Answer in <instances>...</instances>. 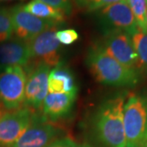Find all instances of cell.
<instances>
[{"mask_svg":"<svg viewBox=\"0 0 147 147\" xmlns=\"http://www.w3.org/2000/svg\"><path fill=\"white\" fill-rule=\"evenodd\" d=\"M126 96L115 95L102 101L90 118L89 132L96 147H125L123 106Z\"/></svg>","mask_w":147,"mask_h":147,"instance_id":"6da1fadb","label":"cell"},{"mask_svg":"<svg viewBox=\"0 0 147 147\" xmlns=\"http://www.w3.org/2000/svg\"><path fill=\"white\" fill-rule=\"evenodd\" d=\"M86 64L96 82L111 87H133L140 80L139 71L127 68L110 57L99 45L90 47Z\"/></svg>","mask_w":147,"mask_h":147,"instance_id":"7a4b0ae2","label":"cell"},{"mask_svg":"<svg viewBox=\"0 0 147 147\" xmlns=\"http://www.w3.org/2000/svg\"><path fill=\"white\" fill-rule=\"evenodd\" d=\"M125 147H147V96L131 94L123 106Z\"/></svg>","mask_w":147,"mask_h":147,"instance_id":"3957f363","label":"cell"},{"mask_svg":"<svg viewBox=\"0 0 147 147\" xmlns=\"http://www.w3.org/2000/svg\"><path fill=\"white\" fill-rule=\"evenodd\" d=\"M27 76L21 66L0 68V105L11 111L24 105Z\"/></svg>","mask_w":147,"mask_h":147,"instance_id":"277c9868","label":"cell"},{"mask_svg":"<svg viewBox=\"0 0 147 147\" xmlns=\"http://www.w3.org/2000/svg\"><path fill=\"white\" fill-rule=\"evenodd\" d=\"M99 45L105 53L127 68L137 69L138 57L131 35L123 31L114 30L104 33Z\"/></svg>","mask_w":147,"mask_h":147,"instance_id":"5b68a950","label":"cell"},{"mask_svg":"<svg viewBox=\"0 0 147 147\" xmlns=\"http://www.w3.org/2000/svg\"><path fill=\"white\" fill-rule=\"evenodd\" d=\"M61 26L47 29L27 42L30 59H37L39 62L46 64L51 68L61 64V44L56 36V33Z\"/></svg>","mask_w":147,"mask_h":147,"instance_id":"8992f818","label":"cell"},{"mask_svg":"<svg viewBox=\"0 0 147 147\" xmlns=\"http://www.w3.org/2000/svg\"><path fill=\"white\" fill-rule=\"evenodd\" d=\"M97 16L104 28V33L119 30L131 35L138 28L126 0L106 6L98 10Z\"/></svg>","mask_w":147,"mask_h":147,"instance_id":"52a82bcc","label":"cell"},{"mask_svg":"<svg viewBox=\"0 0 147 147\" xmlns=\"http://www.w3.org/2000/svg\"><path fill=\"white\" fill-rule=\"evenodd\" d=\"M30 108L6 112L0 118V147H11L29 127L33 118Z\"/></svg>","mask_w":147,"mask_h":147,"instance_id":"ba28073f","label":"cell"},{"mask_svg":"<svg viewBox=\"0 0 147 147\" xmlns=\"http://www.w3.org/2000/svg\"><path fill=\"white\" fill-rule=\"evenodd\" d=\"M13 31L17 38L28 42L42 32L62 23L47 21L26 12L23 5L15 6L10 9Z\"/></svg>","mask_w":147,"mask_h":147,"instance_id":"9c48e42d","label":"cell"},{"mask_svg":"<svg viewBox=\"0 0 147 147\" xmlns=\"http://www.w3.org/2000/svg\"><path fill=\"white\" fill-rule=\"evenodd\" d=\"M61 130L43 118L33 116L26 130L11 147H46L57 139Z\"/></svg>","mask_w":147,"mask_h":147,"instance_id":"30bf717a","label":"cell"},{"mask_svg":"<svg viewBox=\"0 0 147 147\" xmlns=\"http://www.w3.org/2000/svg\"><path fill=\"white\" fill-rule=\"evenodd\" d=\"M51 67L38 62L28 76L25 92V106L39 109L48 94V77Z\"/></svg>","mask_w":147,"mask_h":147,"instance_id":"8fae6325","label":"cell"},{"mask_svg":"<svg viewBox=\"0 0 147 147\" xmlns=\"http://www.w3.org/2000/svg\"><path fill=\"white\" fill-rule=\"evenodd\" d=\"M30 60L27 42L19 38L0 43V68L23 66Z\"/></svg>","mask_w":147,"mask_h":147,"instance_id":"7c38bea8","label":"cell"},{"mask_svg":"<svg viewBox=\"0 0 147 147\" xmlns=\"http://www.w3.org/2000/svg\"><path fill=\"white\" fill-rule=\"evenodd\" d=\"M78 92L69 93H48L42 103L43 116L52 121L67 115L73 108Z\"/></svg>","mask_w":147,"mask_h":147,"instance_id":"4fadbf2b","label":"cell"},{"mask_svg":"<svg viewBox=\"0 0 147 147\" xmlns=\"http://www.w3.org/2000/svg\"><path fill=\"white\" fill-rule=\"evenodd\" d=\"M78 92L72 72L61 64L51 69L48 77V93H69Z\"/></svg>","mask_w":147,"mask_h":147,"instance_id":"5bb4252c","label":"cell"},{"mask_svg":"<svg viewBox=\"0 0 147 147\" xmlns=\"http://www.w3.org/2000/svg\"><path fill=\"white\" fill-rule=\"evenodd\" d=\"M23 9L26 12L47 21L62 23L65 19V15L62 11L39 0H31L26 5H23Z\"/></svg>","mask_w":147,"mask_h":147,"instance_id":"9a60e30c","label":"cell"},{"mask_svg":"<svg viewBox=\"0 0 147 147\" xmlns=\"http://www.w3.org/2000/svg\"><path fill=\"white\" fill-rule=\"evenodd\" d=\"M131 38L138 57L137 69L147 74V32L137 28Z\"/></svg>","mask_w":147,"mask_h":147,"instance_id":"2e32d148","label":"cell"},{"mask_svg":"<svg viewBox=\"0 0 147 147\" xmlns=\"http://www.w3.org/2000/svg\"><path fill=\"white\" fill-rule=\"evenodd\" d=\"M137 22V27L147 32V0H126Z\"/></svg>","mask_w":147,"mask_h":147,"instance_id":"e0dca14e","label":"cell"},{"mask_svg":"<svg viewBox=\"0 0 147 147\" xmlns=\"http://www.w3.org/2000/svg\"><path fill=\"white\" fill-rule=\"evenodd\" d=\"M13 34L14 31L10 10L0 7V43L11 39Z\"/></svg>","mask_w":147,"mask_h":147,"instance_id":"ac0fdd59","label":"cell"},{"mask_svg":"<svg viewBox=\"0 0 147 147\" xmlns=\"http://www.w3.org/2000/svg\"><path fill=\"white\" fill-rule=\"evenodd\" d=\"M121 1L123 0H74V2L79 7L88 11H98L106 6Z\"/></svg>","mask_w":147,"mask_h":147,"instance_id":"d6986e66","label":"cell"},{"mask_svg":"<svg viewBox=\"0 0 147 147\" xmlns=\"http://www.w3.org/2000/svg\"><path fill=\"white\" fill-rule=\"evenodd\" d=\"M57 40L62 45H70L79 39V34L74 29L57 30L56 33Z\"/></svg>","mask_w":147,"mask_h":147,"instance_id":"ffe728a7","label":"cell"},{"mask_svg":"<svg viewBox=\"0 0 147 147\" xmlns=\"http://www.w3.org/2000/svg\"><path fill=\"white\" fill-rule=\"evenodd\" d=\"M54 8L62 11L65 15H70L72 11L71 0H39Z\"/></svg>","mask_w":147,"mask_h":147,"instance_id":"44dd1931","label":"cell"},{"mask_svg":"<svg viewBox=\"0 0 147 147\" xmlns=\"http://www.w3.org/2000/svg\"><path fill=\"white\" fill-rule=\"evenodd\" d=\"M77 144L69 137L59 138L54 141L46 147H76Z\"/></svg>","mask_w":147,"mask_h":147,"instance_id":"7402d4cb","label":"cell"},{"mask_svg":"<svg viewBox=\"0 0 147 147\" xmlns=\"http://www.w3.org/2000/svg\"><path fill=\"white\" fill-rule=\"evenodd\" d=\"M76 147H92L89 144H83V145H77Z\"/></svg>","mask_w":147,"mask_h":147,"instance_id":"603a6c76","label":"cell"},{"mask_svg":"<svg viewBox=\"0 0 147 147\" xmlns=\"http://www.w3.org/2000/svg\"><path fill=\"white\" fill-rule=\"evenodd\" d=\"M0 1H9V0H0Z\"/></svg>","mask_w":147,"mask_h":147,"instance_id":"cb8c5ba5","label":"cell"},{"mask_svg":"<svg viewBox=\"0 0 147 147\" xmlns=\"http://www.w3.org/2000/svg\"><path fill=\"white\" fill-rule=\"evenodd\" d=\"M146 23H147V10H146Z\"/></svg>","mask_w":147,"mask_h":147,"instance_id":"d4e9b609","label":"cell"}]
</instances>
